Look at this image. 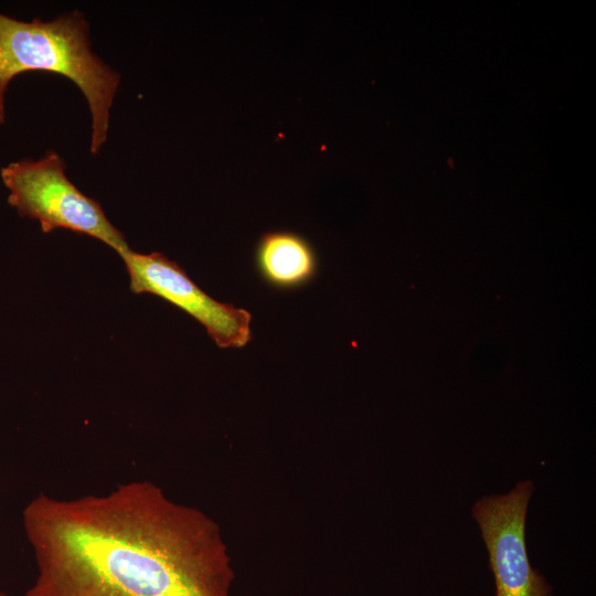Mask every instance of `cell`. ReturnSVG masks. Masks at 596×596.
Returning a JSON list of instances; mask_svg holds the SVG:
<instances>
[{"label": "cell", "instance_id": "1", "mask_svg": "<svg viewBox=\"0 0 596 596\" xmlns=\"http://www.w3.org/2000/svg\"><path fill=\"white\" fill-rule=\"evenodd\" d=\"M36 576L25 596H231L219 525L149 480L106 493H39L22 512Z\"/></svg>", "mask_w": 596, "mask_h": 596}, {"label": "cell", "instance_id": "2", "mask_svg": "<svg viewBox=\"0 0 596 596\" xmlns=\"http://www.w3.org/2000/svg\"><path fill=\"white\" fill-rule=\"evenodd\" d=\"M28 71L56 73L74 82L92 114L91 152L107 137L109 111L120 76L91 50L88 23L77 11L53 21H18L0 13V123L10 81Z\"/></svg>", "mask_w": 596, "mask_h": 596}, {"label": "cell", "instance_id": "3", "mask_svg": "<svg viewBox=\"0 0 596 596\" xmlns=\"http://www.w3.org/2000/svg\"><path fill=\"white\" fill-rule=\"evenodd\" d=\"M1 178L10 191V205L20 216L39 221L43 233L70 230L102 241L118 254L129 247L98 202L70 181L56 152L38 161L11 162L1 169Z\"/></svg>", "mask_w": 596, "mask_h": 596}, {"label": "cell", "instance_id": "4", "mask_svg": "<svg viewBox=\"0 0 596 596\" xmlns=\"http://www.w3.org/2000/svg\"><path fill=\"white\" fill-rule=\"evenodd\" d=\"M534 491L530 479L518 482L507 493L477 500L471 514L488 552L494 578V596H554L547 579L531 565L525 522Z\"/></svg>", "mask_w": 596, "mask_h": 596}, {"label": "cell", "instance_id": "5", "mask_svg": "<svg viewBox=\"0 0 596 596\" xmlns=\"http://www.w3.org/2000/svg\"><path fill=\"white\" fill-rule=\"evenodd\" d=\"M135 294H152L180 308L207 331L222 349L243 348L252 339V315L204 292L175 262L158 252L141 254L129 247L119 253Z\"/></svg>", "mask_w": 596, "mask_h": 596}, {"label": "cell", "instance_id": "6", "mask_svg": "<svg viewBox=\"0 0 596 596\" xmlns=\"http://www.w3.org/2000/svg\"><path fill=\"white\" fill-rule=\"evenodd\" d=\"M255 264L262 278L278 289H294L308 284L317 273V256L301 235L277 231L260 236Z\"/></svg>", "mask_w": 596, "mask_h": 596}, {"label": "cell", "instance_id": "7", "mask_svg": "<svg viewBox=\"0 0 596 596\" xmlns=\"http://www.w3.org/2000/svg\"><path fill=\"white\" fill-rule=\"evenodd\" d=\"M0 596H9V595L6 594L4 592H0Z\"/></svg>", "mask_w": 596, "mask_h": 596}]
</instances>
